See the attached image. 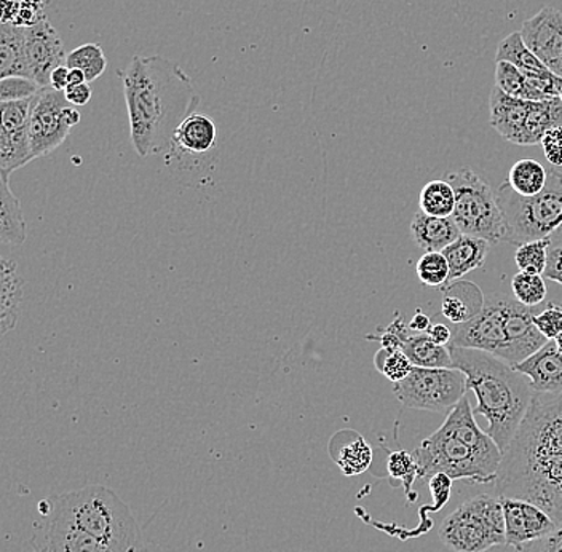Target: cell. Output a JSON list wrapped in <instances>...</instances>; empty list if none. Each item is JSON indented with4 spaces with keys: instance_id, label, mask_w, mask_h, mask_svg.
Here are the masks:
<instances>
[{
    "instance_id": "cell-1",
    "label": "cell",
    "mask_w": 562,
    "mask_h": 552,
    "mask_svg": "<svg viewBox=\"0 0 562 552\" xmlns=\"http://www.w3.org/2000/svg\"><path fill=\"white\" fill-rule=\"evenodd\" d=\"M495 494L533 503L562 527V390L533 395L504 452Z\"/></svg>"
},
{
    "instance_id": "cell-2",
    "label": "cell",
    "mask_w": 562,
    "mask_h": 552,
    "mask_svg": "<svg viewBox=\"0 0 562 552\" xmlns=\"http://www.w3.org/2000/svg\"><path fill=\"white\" fill-rule=\"evenodd\" d=\"M119 76L136 154L170 153L176 129L200 104L191 77L161 56H133Z\"/></svg>"
},
{
    "instance_id": "cell-3",
    "label": "cell",
    "mask_w": 562,
    "mask_h": 552,
    "mask_svg": "<svg viewBox=\"0 0 562 552\" xmlns=\"http://www.w3.org/2000/svg\"><path fill=\"white\" fill-rule=\"evenodd\" d=\"M419 465V481L438 473L454 481L495 483L504 452L487 432L477 427L469 397L463 396L445 424L414 450Z\"/></svg>"
},
{
    "instance_id": "cell-4",
    "label": "cell",
    "mask_w": 562,
    "mask_h": 552,
    "mask_svg": "<svg viewBox=\"0 0 562 552\" xmlns=\"http://www.w3.org/2000/svg\"><path fill=\"white\" fill-rule=\"evenodd\" d=\"M454 368L465 374L467 388L476 396L474 415L487 420V435L502 452L508 449L532 404L529 379L515 365L483 350L449 346Z\"/></svg>"
},
{
    "instance_id": "cell-5",
    "label": "cell",
    "mask_w": 562,
    "mask_h": 552,
    "mask_svg": "<svg viewBox=\"0 0 562 552\" xmlns=\"http://www.w3.org/2000/svg\"><path fill=\"white\" fill-rule=\"evenodd\" d=\"M539 311L507 294L491 295L480 315L452 328L451 346L487 351L512 365L522 363L548 342L533 325Z\"/></svg>"
},
{
    "instance_id": "cell-6",
    "label": "cell",
    "mask_w": 562,
    "mask_h": 552,
    "mask_svg": "<svg viewBox=\"0 0 562 552\" xmlns=\"http://www.w3.org/2000/svg\"><path fill=\"white\" fill-rule=\"evenodd\" d=\"M47 516L66 520L109 547L138 551L140 529L132 509L114 491L103 485H87L52 498Z\"/></svg>"
},
{
    "instance_id": "cell-7",
    "label": "cell",
    "mask_w": 562,
    "mask_h": 552,
    "mask_svg": "<svg viewBox=\"0 0 562 552\" xmlns=\"http://www.w3.org/2000/svg\"><path fill=\"white\" fill-rule=\"evenodd\" d=\"M498 206L505 219V241L525 245L562 227V173L548 171L547 188L536 196H521L508 182L498 185Z\"/></svg>"
},
{
    "instance_id": "cell-8",
    "label": "cell",
    "mask_w": 562,
    "mask_h": 552,
    "mask_svg": "<svg viewBox=\"0 0 562 552\" xmlns=\"http://www.w3.org/2000/svg\"><path fill=\"white\" fill-rule=\"evenodd\" d=\"M439 540L452 552H486L507 544L501 498L481 494L462 503L439 527Z\"/></svg>"
},
{
    "instance_id": "cell-9",
    "label": "cell",
    "mask_w": 562,
    "mask_h": 552,
    "mask_svg": "<svg viewBox=\"0 0 562 552\" xmlns=\"http://www.w3.org/2000/svg\"><path fill=\"white\" fill-rule=\"evenodd\" d=\"M490 123L502 138L516 146H536L542 143L544 133L562 126V100L560 97L544 101H527L513 98L492 88Z\"/></svg>"
},
{
    "instance_id": "cell-10",
    "label": "cell",
    "mask_w": 562,
    "mask_h": 552,
    "mask_svg": "<svg viewBox=\"0 0 562 552\" xmlns=\"http://www.w3.org/2000/svg\"><path fill=\"white\" fill-rule=\"evenodd\" d=\"M446 181L456 192L452 219L463 235L483 238L492 246L505 241V219L498 206L497 195L490 184L470 168L446 173Z\"/></svg>"
},
{
    "instance_id": "cell-11",
    "label": "cell",
    "mask_w": 562,
    "mask_h": 552,
    "mask_svg": "<svg viewBox=\"0 0 562 552\" xmlns=\"http://www.w3.org/2000/svg\"><path fill=\"white\" fill-rule=\"evenodd\" d=\"M467 378L456 368H416L402 382L393 383V395L407 409L451 413L467 396Z\"/></svg>"
},
{
    "instance_id": "cell-12",
    "label": "cell",
    "mask_w": 562,
    "mask_h": 552,
    "mask_svg": "<svg viewBox=\"0 0 562 552\" xmlns=\"http://www.w3.org/2000/svg\"><path fill=\"white\" fill-rule=\"evenodd\" d=\"M80 112L69 103L65 91L42 88L34 101L30 123L31 157L42 158L55 153L70 129L80 123Z\"/></svg>"
},
{
    "instance_id": "cell-13",
    "label": "cell",
    "mask_w": 562,
    "mask_h": 552,
    "mask_svg": "<svg viewBox=\"0 0 562 552\" xmlns=\"http://www.w3.org/2000/svg\"><path fill=\"white\" fill-rule=\"evenodd\" d=\"M35 98L0 104V178L10 179L16 170L33 161L30 123Z\"/></svg>"
},
{
    "instance_id": "cell-14",
    "label": "cell",
    "mask_w": 562,
    "mask_h": 552,
    "mask_svg": "<svg viewBox=\"0 0 562 552\" xmlns=\"http://www.w3.org/2000/svg\"><path fill=\"white\" fill-rule=\"evenodd\" d=\"M66 58L65 44L47 16L35 26L26 27L27 77L37 86L50 87L53 70L65 66Z\"/></svg>"
},
{
    "instance_id": "cell-15",
    "label": "cell",
    "mask_w": 562,
    "mask_h": 552,
    "mask_svg": "<svg viewBox=\"0 0 562 552\" xmlns=\"http://www.w3.org/2000/svg\"><path fill=\"white\" fill-rule=\"evenodd\" d=\"M519 33L544 68L562 77V12L543 7L537 15L525 21Z\"/></svg>"
},
{
    "instance_id": "cell-16",
    "label": "cell",
    "mask_w": 562,
    "mask_h": 552,
    "mask_svg": "<svg viewBox=\"0 0 562 552\" xmlns=\"http://www.w3.org/2000/svg\"><path fill=\"white\" fill-rule=\"evenodd\" d=\"M504 506L505 537L507 547H519L527 541L550 536L558 529V523L533 503L501 498Z\"/></svg>"
},
{
    "instance_id": "cell-17",
    "label": "cell",
    "mask_w": 562,
    "mask_h": 552,
    "mask_svg": "<svg viewBox=\"0 0 562 552\" xmlns=\"http://www.w3.org/2000/svg\"><path fill=\"white\" fill-rule=\"evenodd\" d=\"M35 552H128L109 547L66 520L48 516L47 526L34 540Z\"/></svg>"
},
{
    "instance_id": "cell-18",
    "label": "cell",
    "mask_w": 562,
    "mask_h": 552,
    "mask_svg": "<svg viewBox=\"0 0 562 552\" xmlns=\"http://www.w3.org/2000/svg\"><path fill=\"white\" fill-rule=\"evenodd\" d=\"M516 371L529 379L536 393L562 390V353L554 340H548L539 351L515 365Z\"/></svg>"
},
{
    "instance_id": "cell-19",
    "label": "cell",
    "mask_w": 562,
    "mask_h": 552,
    "mask_svg": "<svg viewBox=\"0 0 562 552\" xmlns=\"http://www.w3.org/2000/svg\"><path fill=\"white\" fill-rule=\"evenodd\" d=\"M441 313L452 325H465L480 315L486 304L483 291L472 281L457 280L442 288Z\"/></svg>"
},
{
    "instance_id": "cell-20",
    "label": "cell",
    "mask_w": 562,
    "mask_h": 552,
    "mask_svg": "<svg viewBox=\"0 0 562 552\" xmlns=\"http://www.w3.org/2000/svg\"><path fill=\"white\" fill-rule=\"evenodd\" d=\"M462 235L452 217H435L414 214L411 221V237L425 252H442Z\"/></svg>"
},
{
    "instance_id": "cell-21",
    "label": "cell",
    "mask_w": 562,
    "mask_h": 552,
    "mask_svg": "<svg viewBox=\"0 0 562 552\" xmlns=\"http://www.w3.org/2000/svg\"><path fill=\"white\" fill-rule=\"evenodd\" d=\"M491 243L472 235H460L454 243L442 251L449 263L448 284L462 280L473 270L481 269L490 255ZM446 284V286H448ZM445 286V288H446Z\"/></svg>"
},
{
    "instance_id": "cell-22",
    "label": "cell",
    "mask_w": 562,
    "mask_h": 552,
    "mask_svg": "<svg viewBox=\"0 0 562 552\" xmlns=\"http://www.w3.org/2000/svg\"><path fill=\"white\" fill-rule=\"evenodd\" d=\"M24 281L18 273L16 262L0 260V337L15 330L24 297Z\"/></svg>"
},
{
    "instance_id": "cell-23",
    "label": "cell",
    "mask_w": 562,
    "mask_h": 552,
    "mask_svg": "<svg viewBox=\"0 0 562 552\" xmlns=\"http://www.w3.org/2000/svg\"><path fill=\"white\" fill-rule=\"evenodd\" d=\"M216 139V123L206 115L193 112L176 129L171 150H178L179 154H186V156H203L213 149Z\"/></svg>"
},
{
    "instance_id": "cell-24",
    "label": "cell",
    "mask_w": 562,
    "mask_h": 552,
    "mask_svg": "<svg viewBox=\"0 0 562 552\" xmlns=\"http://www.w3.org/2000/svg\"><path fill=\"white\" fill-rule=\"evenodd\" d=\"M9 77H27L26 27L15 24L0 26V79Z\"/></svg>"
},
{
    "instance_id": "cell-25",
    "label": "cell",
    "mask_w": 562,
    "mask_h": 552,
    "mask_svg": "<svg viewBox=\"0 0 562 552\" xmlns=\"http://www.w3.org/2000/svg\"><path fill=\"white\" fill-rule=\"evenodd\" d=\"M27 238L26 219L21 202L10 189V179L0 178V241L3 245H23Z\"/></svg>"
},
{
    "instance_id": "cell-26",
    "label": "cell",
    "mask_w": 562,
    "mask_h": 552,
    "mask_svg": "<svg viewBox=\"0 0 562 552\" xmlns=\"http://www.w3.org/2000/svg\"><path fill=\"white\" fill-rule=\"evenodd\" d=\"M497 61L512 63L522 74H526L529 79H548L554 76L544 68L543 63L529 50V47L522 41L521 33L508 34L504 41L498 44L497 53H495Z\"/></svg>"
},
{
    "instance_id": "cell-27",
    "label": "cell",
    "mask_w": 562,
    "mask_h": 552,
    "mask_svg": "<svg viewBox=\"0 0 562 552\" xmlns=\"http://www.w3.org/2000/svg\"><path fill=\"white\" fill-rule=\"evenodd\" d=\"M403 351L416 368H454L451 348L438 346L427 333L411 334L404 342Z\"/></svg>"
},
{
    "instance_id": "cell-28",
    "label": "cell",
    "mask_w": 562,
    "mask_h": 552,
    "mask_svg": "<svg viewBox=\"0 0 562 552\" xmlns=\"http://www.w3.org/2000/svg\"><path fill=\"white\" fill-rule=\"evenodd\" d=\"M507 182L518 195L536 196L547 188L548 171L539 161L525 158L513 165Z\"/></svg>"
},
{
    "instance_id": "cell-29",
    "label": "cell",
    "mask_w": 562,
    "mask_h": 552,
    "mask_svg": "<svg viewBox=\"0 0 562 552\" xmlns=\"http://www.w3.org/2000/svg\"><path fill=\"white\" fill-rule=\"evenodd\" d=\"M495 87L504 91L508 97L521 98V100L527 101L548 100L544 94L540 93L532 86L529 77L522 74L516 66H513L512 63L497 61V66H495Z\"/></svg>"
},
{
    "instance_id": "cell-30",
    "label": "cell",
    "mask_w": 562,
    "mask_h": 552,
    "mask_svg": "<svg viewBox=\"0 0 562 552\" xmlns=\"http://www.w3.org/2000/svg\"><path fill=\"white\" fill-rule=\"evenodd\" d=\"M422 213L435 217H452L456 207V192L446 179L427 182L420 190Z\"/></svg>"
},
{
    "instance_id": "cell-31",
    "label": "cell",
    "mask_w": 562,
    "mask_h": 552,
    "mask_svg": "<svg viewBox=\"0 0 562 552\" xmlns=\"http://www.w3.org/2000/svg\"><path fill=\"white\" fill-rule=\"evenodd\" d=\"M66 66L69 69H79L86 74L87 82L91 83L103 76L105 68H108V59L101 45L86 44L82 47L76 48L69 53L66 58Z\"/></svg>"
},
{
    "instance_id": "cell-32",
    "label": "cell",
    "mask_w": 562,
    "mask_h": 552,
    "mask_svg": "<svg viewBox=\"0 0 562 552\" xmlns=\"http://www.w3.org/2000/svg\"><path fill=\"white\" fill-rule=\"evenodd\" d=\"M334 460L346 476H357L371 466L372 449L361 436L355 435L353 441L342 446Z\"/></svg>"
},
{
    "instance_id": "cell-33",
    "label": "cell",
    "mask_w": 562,
    "mask_h": 552,
    "mask_svg": "<svg viewBox=\"0 0 562 552\" xmlns=\"http://www.w3.org/2000/svg\"><path fill=\"white\" fill-rule=\"evenodd\" d=\"M513 297L529 308H539L544 304L548 290L543 275L519 272L512 280Z\"/></svg>"
},
{
    "instance_id": "cell-34",
    "label": "cell",
    "mask_w": 562,
    "mask_h": 552,
    "mask_svg": "<svg viewBox=\"0 0 562 552\" xmlns=\"http://www.w3.org/2000/svg\"><path fill=\"white\" fill-rule=\"evenodd\" d=\"M550 243V237H547L518 246L515 252V262L519 272L543 275L544 270H547Z\"/></svg>"
},
{
    "instance_id": "cell-35",
    "label": "cell",
    "mask_w": 562,
    "mask_h": 552,
    "mask_svg": "<svg viewBox=\"0 0 562 552\" xmlns=\"http://www.w3.org/2000/svg\"><path fill=\"white\" fill-rule=\"evenodd\" d=\"M416 272L422 284L442 290L449 280L448 259L442 252H424V256L417 260Z\"/></svg>"
},
{
    "instance_id": "cell-36",
    "label": "cell",
    "mask_w": 562,
    "mask_h": 552,
    "mask_svg": "<svg viewBox=\"0 0 562 552\" xmlns=\"http://www.w3.org/2000/svg\"><path fill=\"white\" fill-rule=\"evenodd\" d=\"M386 471L392 480L402 481L406 494H411V487L419 480V465H417L416 457L406 450L390 452L389 459H386Z\"/></svg>"
},
{
    "instance_id": "cell-37",
    "label": "cell",
    "mask_w": 562,
    "mask_h": 552,
    "mask_svg": "<svg viewBox=\"0 0 562 552\" xmlns=\"http://www.w3.org/2000/svg\"><path fill=\"white\" fill-rule=\"evenodd\" d=\"M375 368L392 383L402 382L413 372V361L403 350L389 351L382 348L374 358Z\"/></svg>"
},
{
    "instance_id": "cell-38",
    "label": "cell",
    "mask_w": 562,
    "mask_h": 552,
    "mask_svg": "<svg viewBox=\"0 0 562 552\" xmlns=\"http://www.w3.org/2000/svg\"><path fill=\"white\" fill-rule=\"evenodd\" d=\"M411 334H413V330L404 322L402 313L396 312L395 318L386 328H379L378 334H371V336H367V339L378 340L385 350L395 351L403 350L404 342Z\"/></svg>"
},
{
    "instance_id": "cell-39",
    "label": "cell",
    "mask_w": 562,
    "mask_h": 552,
    "mask_svg": "<svg viewBox=\"0 0 562 552\" xmlns=\"http://www.w3.org/2000/svg\"><path fill=\"white\" fill-rule=\"evenodd\" d=\"M42 87L27 77H9L0 79V101H24L37 97Z\"/></svg>"
},
{
    "instance_id": "cell-40",
    "label": "cell",
    "mask_w": 562,
    "mask_h": 552,
    "mask_svg": "<svg viewBox=\"0 0 562 552\" xmlns=\"http://www.w3.org/2000/svg\"><path fill=\"white\" fill-rule=\"evenodd\" d=\"M533 325L544 339L554 340L562 334V305L550 302L543 311L533 315Z\"/></svg>"
},
{
    "instance_id": "cell-41",
    "label": "cell",
    "mask_w": 562,
    "mask_h": 552,
    "mask_svg": "<svg viewBox=\"0 0 562 552\" xmlns=\"http://www.w3.org/2000/svg\"><path fill=\"white\" fill-rule=\"evenodd\" d=\"M550 249H548V263L543 277L562 286V227L550 235Z\"/></svg>"
},
{
    "instance_id": "cell-42",
    "label": "cell",
    "mask_w": 562,
    "mask_h": 552,
    "mask_svg": "<svg viewBox=\"0 0 562 552\" xmlns=\"http://www.w3.org/2000/svg\"><path fill=\"white\" fill-rule=\"evenodd\" d=\"M515 552H562V527H558L550 536L519 544Z\"/></svg>"
},
{
    "instance_id": "cell-43",
    "label": "cell",
    "mask_w": 562,
    "mask_h": 552,
    "mask_svg": "<svg viewBox=\"0 0 562 552\" xmlns=\"http://www.w3.org/2000/svg\"><path fill=\"white\" fill-rule=\"evenodd\" d=\"M452 481L448 474L438 473L428 480V487H430L431 497H434V511L445 508L446 503L451 498Z\"/></svg>"
},
{
    "instance_id": "cell-44",
    "label": "cell",
    "mask_w": 562,
    "mask_h": 552,
    "mask_svg": "<svg viewBox=\"0 0 562 552\" xmlns=\"http://www.w3.org/2000/svg\"><path fill=\"white\" fill-rule=\"evenodd\" d=\"M540 144L551 167H562V126L548 129Z\"/></svg>"
},
{
    "instance_id": "cell-45",
    "label": "cell",
    "mask_w": 562,
    "mask_h": 552,
    "mask_svg": "<svg viewBox=\"0 0 562 552\" xmlns=\"http://www.w3.org/2000/svg\"><path fill=\"white\" fill-rule=\"evenodd\" d=\"M65 93L70 104L76 105V108H82V105L90 103L91 94H93V91H91V88L88 86V83H83V86L66 88Z\"/></svg>"
},
{
    "instance_id": "cell-46",
    "label": "cell",
    "mask_w": 562,
    "mask_h": 552,
    "mask_svg": "<svg viewBox=\"0 0 562 552\" xmlns=\"http://www.w3.org/2000/svg\"><path fill=\"white\" fill-rule=\"evenodd\" d=\"M427 336L434 340L435 343L442 347H449L452 342V329L449 326L437 323L431 325L430 329L427 330Z\"/></svg>"
},
{
    "instance_id": "cell-47",
    "label": "cell",
    "mask_w": 562,
    "mask_h": 552,
    "mask_svg": "<svg viewBox=\"0 0 562 552\" xmlns=\"http://www.w3.org/2000/svg\"><path fill=\"white\" fill-rule=\"evenodd\" d=\"M0 5H2V16H0V21L2 24H13L18 18V13H20L21 2L18 0H0Z\"/></svg>"
},
{
    "instance_id": "cell-48",
    "label": "cell",
    "mask_w": 562,
    "mask_h": 552,
    "mask_svg": "<svg viewBox=\"0 0 562 552\" xmlns=\"http://www.w3.org/2000/svg\"><path fill=\"white\" fill-rule=\"evenodd\" d=\"M69 68L68 66H59L58 69L53 70L50 77V87L58 91H66L69 86Z\"/></svg>"
},
{
    "instance_id": "cell-49",
    "label": "cell",
    "mask_w": 562,
    "mask_h": 552,
    "mask_svg": "<svg viewBox=\"0 0 562 552\" xmlns=\"http://www.w3.org/2000/svg\"><path fill=\"white\" fill-rule=\"evenodd\" d=\"M430 316L425 315L422 311H417L416 315L413 316V319H411L409 323V329L413 330V333H427V330L430 329Z\"/></svg>"
},
{
    "instance_id": "cell-50",
    "label": "cell",
    "mask_w": 562,
    "mask_h": 552,
    "mask_svg": "<svg viewBox=\"0 0 562 552\" xmlns=\"http://www.w3.org/2000/svg\"><path fill=\"white\" fill-rule=\"evenodd\" d=\"M69 86H83V83L87 82L86 74L82 72V70L79 69H69Z\"/></svg>"
},
{
    "instance_id": "cell-51",
    "label": "cell",
    "mask_w": 562,
    "mask_h": 552,
    "mask_svg": "<svg viewBox=\"0 0 562 552\" xmlns=\"http://www.w3.org/2000/svg\"><path fill=\"white\" fill-rule=\"evenodd\" d=\"M24 5L33 7L35 10H44V0H21Z\"/></svg>"
},
{
    "instance_id": "cell-52",
    "label": "cell",
    "mask_w": 562,
    "mask_h": 552,
    "mask_svg": "<svg viewBox=\"0 0 562 552\" xmlns=\"http://www.w3.org/2000/svg\"><path fill=\"white\" fill-rule=\"evenodd\" d=\"M557 88L558 94H560V98L562 100V77H557Z\"/></svg>"
},
{
    "instance_id": "cell-53",
    "label": "cell",
    "mask_w": 562,
    "mask_h": 552,
    "mask_svg": "<svg viewBox=\"0 0 562 552\" xmlns=\"http://www.w3.org/2000/svg\"><path fill=\"white\" fill-rule=\"evenodd\" d=\"M554 343H557L558 350L562 353V334L554 339Z\"/></svg>"
}]
</instances>
